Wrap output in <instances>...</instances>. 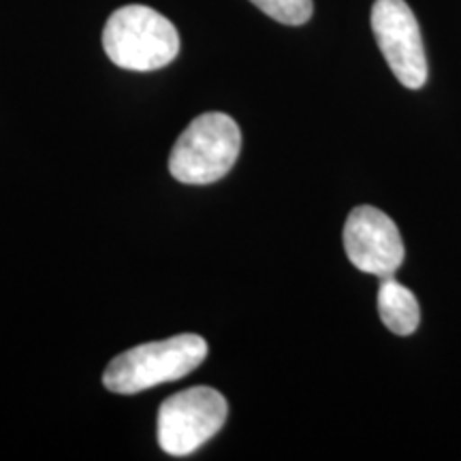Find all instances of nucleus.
<instances>
[{
  "label": "nucleus",
  "instance_id": "nucleus-1",
  "mask_svg": "<svg viewBox=\"0 0 461 461\" xmlns=\"http://www.w3.org/2000/svg\"><path fill=\"white\" fill-rule=\"evenodd\" d=\"M205 357V339L194 333L148 342L115 357L103 374V384L120 395L140 393L157 384L184 378L199 367Z\"/></svg>",
  "mask_w": 461,
  "mask_h": 461
},
{
  "label": "nucleus",
  "instance_id": "nucleus-2",
  "mask_svg": "<svg viewBox=\"0 0 461 461\" xmlns=\"http://www.w3.org/2000/svg\"><path fill=\"white\" fill-rule=\"evenodd\" d=\"M103 48L115 67L126 71H157L176 60L180 34L158 11L146 5H126L107 20Z\"/></svg>",
  "mask_w": 461,
  "mask_h": 461
},
{
  "label": "nucleus",
  "instance_id": "nucleus-3",
  "mask_svg": "<svg viewBox=\"0 0 461 461\" xmlns=\"http://www.w3.org/2000/svg\"><path fill=\"white\" fill-rule=\"evenodd\" d=\"M241 132L233 118L210 112L194 118L171 149L169 171L182 184H212L233 169Z\"/></svg>",
  "mask_w": 461,
  "mask_h": 461
},
{
  "label": "nucleus",
  "instance_id": "nucleus-4",
  "mask_svg": "<svg viewBox=\"0 0 461 461\" xmlns=\"http://www.w3.org/2000/svg\"><path fill=\"white\" fill-rule=\"evenodd\" d=\"M227 414V400L212 387L171 395L158 411V445L173 457L194 453L221 431Z\"/></svg>",
  "mask_w": 461,
  "mask_h": 461
},
{
  "label": "nucleus",
  "instance_id": "nucleus-5",
  "mask_svg": "<svg viewBox=\"0 0 461 461\" xmlns=\"http://www.w3.org/2000/svg\"><path fill=\"white\" fill-rule=\"evenodd\" d=\"M372 31L400 84L411 90L425 86L428 60L412 9L403 0H376L372 7Z\"/></svg>",
  "mask_w": 461,
  "mask_h": 461
},
{
  "label": "nucleus",
  "instance_id": "nucleus-6",
  "mask_svg": "<svg viewBox=\"0 0 461 461\" xmlns=\"http://www.w3.org/2000/svg\"><path fill=\"white\" fill-rule=\"evenodd\" d=\"M344 250L359 272L389 278L403 263V241L395 222L372 205H359L344 224Z\"/></svg>",
  "mask_w": 461,
  "mask_h": 461
},
{
  "label": "nucleus",
  "instance_id": "nucleus-7",
  "mask_svg": "<svg viewBox=\"0 0 461 461\" xmlns=\"http://www.w3.org/2000/svg\"><path fill=\"white\" fill-rule=\"evenodd\" d=\"M378 314L384 327L395 336H411L420 322L417 297L411 288L402 286L393 276L383 278L378 288Z\"/></svg>",
  "mask_w": 461,
  "mask_h": 461
},
{
  "label": "nucleus",
  "instance_id": "nucleus-8",
  "mask_svg": "<svg viewBox=\"0 0 461 461\" xmlns=\"http://www.w3.org/2000/svg\"><path fill=\"white\" fill-rule=\"evenodd\" d=\"M255 7L269 15L272 20L286 26H302L312 17V0H250Z\"/></svg>",
  "mask_w": 461,
  "mask_h": 461
}]
</instances>
